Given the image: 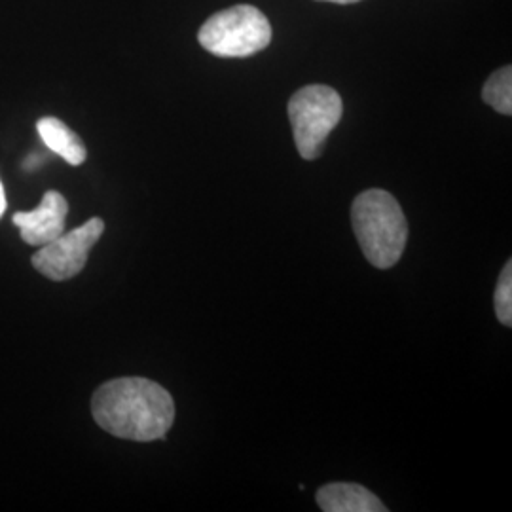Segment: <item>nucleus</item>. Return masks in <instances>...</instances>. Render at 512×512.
<instances>
[{
  "instance_id": "obj_8",
  "label": "nucleus",
  "mask_w": 512,
  "mask_h": 512,
  "mask_svg": "<svg viewBox=\"0 0 512 512\" xmlns=\"http://www.w3.org/2000/svg\"><path fill=\"white\" fill-rule=\"evenodd\" d=\"M37 131L42 143L54 154L61 156L67 164L80 165L86 162L88 152H86L82 139L59 118H54V116L40 118Z\"/></svg>"
},
{
  "instance_id": "obj_10",
  "label": "nucleus",
  "mask_w": 512,
  "mask_h": 512,
  "mask_svg": "<svg viewBox=\"0 0 512 512\" xmlns=\"http://www.w3.org/2000/svg\"><path fill=\"white\" fill-rule=\"evenodd\" d=\"M495 313L505 327L512 325V264L507 262L495 289Z\"/></svg>"
},
{
  "instance_id": "obj_6",
  "label": "nucleus",
  "mask_w": 512,
  "mask_h": 512,
  "mask_svg": "<svg viewBox=\"0 0 512 512\" xmlns=\"http://www.w3.org/2000/svg\"><path fill=\"white\" fill-rule=\"evenodd\" d=\"M69 203L57 190H48L35 211H19L12 220L21 228V239L42 247L65 232Z\"/></svg>"
},
{
  "instance_id": "obj_11",
  "label": "nucleus",
  "mask_w": 512,
  "mask_h": 512,
  "mask_svg": "<svg viewBox=\"0 0 512 512\" xmlns=\"http://www.w3.org/2000/svg\"><path fill=\"white\" fill-rule=\"evenodd\" d=\"M38 164H40V158H38V156H29V158L25 160L23 167H25V169H35Z\"/></svg>"
},
{
  "instance_id": "obj_13",
  "label": "nucleus",
  "mask_w": 512,
  "mask_h": 512,
  "mask_svg": "<svg viewBox=\"0 0 512 512\" xmlns=\"http://www.w3.org/2000/svg\"><path fill=\"white\" fill-rule=\"evenodd\" d=\"M321 2H334V4H355L361 0H321Z\"/></svg>"
},
{
  "instance_id": "obj_9",
  "label": "nucleus",
  "mask_w": 512,
  "mask_h": 512,
  "mask_svg": "<svg viewBox=\"0 0 512 512\" xmlns=\"http://www.w3.org/2000/svg\"><path fill=\"white\" fill-rule=\"evenodd\" d=\"M482 99L486 105L497 110L499 114L511 116L512 114V67L507 65L495 71L484 84Z\"/></svg>"
},
{
  "instance_id": "obj_5",
  "label": "nucleus",
  "mask_w": 512,
  "mask_h": 512,
  "mask_svg": "<svg viewBox=\"0 0 512 512\" xmlns=\"http://www.w3.org/2000/svg\"><path fill=\"white\" fill-rule=\"evenodd\" d=\"M105 232V222L90 219L73 232L61 234L54 241L42 245L33 256V266L52 281H67L84 270L95 243Z\"/></svg>"
},
{
  "instance_id": "obj_2",
  "label": "nucleus",
  "mask_w": 512,
  "mask_h": 512,
  "mask_svg": "<svg viewBox=\"0 0 512 512\" xmlns=\"http://www.w3.org/2000/svg\"><path fill=\"white\" fill-rule=\"evenodd\" d=\"M351 224L366 260L380 268H393L408 241V222L399 202L385 190L372 188L351 205Z\"/></svg>"
},
{
  "instance_id": "obj_7",
  "label": "nucleus",
  "mask_w": 512,
  "mask_h": 512,
  "mask_svg": "<svg viewBox=\"0 0 512 512\" xmlns=\"http://www.w3.org/2000/svg\"><path fill=\"white\" fill-rule=\"evenodd\" d=\"M317 505L325 512H385L384 503L359 484L336 482L317 492Z\"/></svg>"
},
{
  "instance_id": "obj_1",
  "label": "nucleus",
  "mask_w": 512,
  "mask_h": 512,
  "mask_svg": "<svg viewBox=\"0 0 512 512\" xmlns=\"http://www.w3.org/2000/svg\"><path fill=\"white\" fill-rule=\"evenodd\" d=\"M93 420L118 439H165L175 421V403L162 385L145 378H118L101 385L92 399Z\"/></svg>"
},
{
  "instance_id": "obj_12",
  "label": "nucleus",
  "mask_w": 512,
  "mask_h": 512,
  "mask_svg": "<svg viewBox=\"0 0 512 512\" xmlns=\"http://www.w3.org/2000/svg\"><path fill=\"white\" fill-rule=\"evenodd\" d=\"M4 211H6V196H4V186H2V181H0V219H2Z\"/></svg>"
},
{
  "instance_id": "obj_4",
  "label": "nucleus",
  "mask_w": 512,
  "mask_h": 512,
  "mask_svg": "<svg viewBox=\"0 0 512 512\" xmlns=\"http://www.w3.org/2000/svg\"><path fill=\"white\" fill-rule=\"evenodd\" d=\"M342 112V97L329 86L311 84L294 93L289 101V120L294 143L304 160L321 156L327 137L342 120Z\"/></svg>"
},
{
  "instance_id": "obj_3",
  "label": "nucleus",
  "mask_w": 512,
  "mask_h": 512,
  "mask_svg": "<svg viewBox=\"0 0 512 512\" xmlns=\"http://www.w3.org/2000/svg\"><path fill=\"white\" fill-rule=\"evenodd\" d=\"M198 40L219 57H251L270 46L272 25L256 6L238 4L207 19Z\"/></svg>"
}]
</instances>
